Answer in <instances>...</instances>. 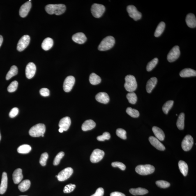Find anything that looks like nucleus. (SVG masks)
I'll return each instance as SVG.
<instances>
[{
  "label": "nucleus",
  "mask_w": 196,
  "mask_h": 196,
  "mask_svg": "<svg viewBox=\"0 0 196 196\" xmlns=\"http://www.w3.org/2000/svg\"><path fill=\"white\" fill-rule=\"evenodd\" d=\"M66 9V6L63 4H49L45 7L46 11L50 15H61L64 13Z\"/></svg>",
  "instance_id": "nucleus-1"
},
{
  "label": "nucleus",
  "mask_w": 196,
  "mask_h": 196,
  "mask_svg": "<svg viewBox=\"0 0 196 196\" xmlns=\"http://www.w3.org/2000/svg\"><path fill=\"white\" fill-rule=\"evenodd\" d=\"M124 87L129 92H132L135 91L137 87V84L135 78L134 76L128 75L125 77Z\"/></svg>",
  "instance_id": "nucleus-2"
},
{
  "label": "nucleus",
  "mask_w": 196,
  "mask_h": 196,
  "mask_svg": "<svg viewBox=\"0 0 196 196\" xmlns=\"http://www.w3.org/2000/svg\"><path fill=\"white\" fill-rule=\"evenodd\" d=\"M115 40L114 37L108 36L102 40L98 46V49L100 51L109 50L114 46Z\"/></svg>",
  "instance_id": "nucleus-3"
},
{
  "label": "nucleus",
  "mask_w": 196,
  "mask_h": 196,
  "mask_svg": "<svg viewBox=\"0 0 196 196\" xmlns=\"http://www.w3.org/2000/svg\"><path fill=\"white\" fill-rule=\"evenodd\" d=\"M45 132V125L43 123H38L30 129L29 133L31 137H37L44 135Z\"/></svg>",
  "instance_id": "nucleus-4"
},
{
  "label": "nucleus",
  "mask_w": 196,
  "mask_h": 196,
  "mask_svg": "<svg viewBox=\"0 0 196 196\" xmlns=\"http://www.w3.org/2000/svg\"><path fill=\"white\" fill-rule=\"evenodd\" d=\"M155 170L154 166L151 165H139L135 168L136 172L142 176L152 174L154 172Z\"/></svg>",
  "instance_id": "nucleus-5"
},
{
  "label": "nucleus",
  "mask_w": 196,
  "mask_h": 196,
  "mask_svg": "<svg viewBox=\"0 0 196 196\" xmlns=\"http://www.w3.org/2000/svg\"><path fill=\"white\" fill-rule=\"evenodd\" d=\"M105 10L104 5L95 3L91 7V11L93 16L96 18H100L103 14Z\"/></svg>",
  "instance_id": "nucleus-6"
},
{
  "label": "nucleus",
  "mask_w": 196,
  "mask_h": 196,
  "mask_svg": "<svg viewBox=\"0 0 196 196\" xmlns=\"http://www.w3.org/2000/svg\"><path fill=\"white\" fill-rule=\"evenodd\" d=\"M179 47L178 45L173 47L170 51L167 56V61L169 62H173L175 61L179 58L180 55Z\"/></svg>",
  "instance_id": "nucleus-7"
},
{
  "label": "nucleus",
  "mask_w": 196,
  "mask_h": 196,
  "mask_svg": "<svg viewBox=\"0 0 196 196\" xmlns=\"http://www.w3.org/2000/svg\"><path fill=\"white\" fill-rule=\"evenodd\" d=\"M127 11L129 17L135 21L139 20L142 17V14L137 10V8L133 5H129L127 7Z\"/></svg>",
  "instance_id": "nucleus-8"
},
{
  "label": "nucleus",
  "mask_w": 196,
  "mask_h": 196,
  "mask_svg": "<svg viewBox=\"0 0 196 196\" xmlns=\"http://www.w3.org/2000/svg\"><path fill=\"white\" fill-rule=\"evenodd\" d=\"M30 41V38L29 35L23 36L19 40L17 46V51L21 52L25 49L29 45Z\"/></svg>",
  "instance_id": "nucleus-9"
},
{
  "label": "nucleus",
  "mask_w": 196,
  "mask_h": 196,
  "mask_svg": "<svg viewBox=\"0 0 196 196\" xmlns=\"http://www.w3.org/2000/svg\"><path fill=\"white\" fill-rule=\"evenodd\" d=\"M194 144V139L191 135H188L183 139L182 142V147L185 151L191 149Z\"/></svg>",
  "instance_id": "nucleus-10"
},
{
  "label": "nucleus",
  "mask_w": 196,
  "mask_h": 196,
  "mask_svg": "<svg viewBox=\"0 0 196 196\" xmlns=\"http://www.w3.org/2000/svg\"><path fill=\"white\" fill-rule=\"evenodd\" d=\"M73 172L71 167H67L60 172L58 175V179L60 181H64L68 179Z\"/></svg>",
  "instance_id": "nucleus-11"
},
{
  "label": "nucleus",
  "mask_w": 196,
  "mask_h": 196,
  "mask_svg": "<svg viewBox=\"0 0 196 196\" xmlns=\"http://www.w3.org/2000/svg\"><path fill=\"white\" fill-rule=\"evenodd\" d=\"M105 153L99 149H95L90 157V160L92 163H95L100 162L103 158Z\"/></svg>",
  "instance_id": "nucleus-12"
},
{
  "label": "nucleus",
  "mask_w": 196,
  "mask_h": 196,
  "mask_svg": "<svg viewBox=\"0 0 196 196\" xmlns=\"http://www.w3.org/2000/svg\"><path fill=\"white\" fill-rule=\"evenodd\" d=\"M75 79L73 76H70L66 78L64 82L63 88L64 91L66 92H70L75 84Z\"/></svg>",
  "instance_id": "nucleus-13"
},
{
  "label": "nucleus",
  "mask_w": 196,
  "mask_h": 196,
  "mask_svg": "<svg viewBox=\"0 0 196 196\" xmlns=\"http://www.w3.org/2000/svg\"><path fill=\"white\" fill-rule=\"evenodd\" d=\"M36 65L32 62L29 63L26 69V76L28 79H31L34 76L36 71Z\"/></svg>",
  "instance_id": "nucleus-14"
},
{
  "label": "nucleus",
  "mask_w": 196,
  "mask_h": 196,
  "mask_svg": "<svg viewBox=\"0 0 196 196\" xmlns=\"http://www.w3.org/2000/svg\"><path fill=\"white\" fill-rule=\"evenodd\" d=\"M31 8V3L28 1L21 6L19 10V14L20 16L24 17L27 16Z\"/></svg>",
  "instance_id": "nucleus-15"
},
{
  "label": "nucleus",
  "mask_w": 196,
  "mask_h": 196,
  "mask_svg": "<svg viewBox=\"0 0 196 196\" xmlns=\"http://www.w3.org/2000/svg\"><path fill=\"white\" fill-rule=\"evenodd\" d=\"M149 142L154 147L156 148L157 149L161 151H163L165 150V146L156 137L151 136L149 137Z\"/></svg>",
  "instance_id": "nucleus-16"
},
{
  "label": "nucleus",
  "mask_w": 196,
  "mask_h": 196,
  "mask_svg": "<svg viewBox=\"0 0 196 196\" xmlns=\"http://www.w3.org/2000/svg\"><path fill=\"white\" fill-rule=\"evenodd\" d=\"M72 39L76 43L82 44L85 43L87 38L84 33H78L73 35L72 37Z\"/></svg>",
  "instance_id": "nucleus-17"
},
{
  "label": "nucleus",
  "mask_w": 196,
  "mask_h": 196,
  "mask_svg": "<svg viewBox=\"0 0 196 196\" xmlns=\"http://www.w3.org/2000/svg\"><path fill=\"white\" fill-rule=\"evenodd\" d=\"M8 178L6 172H3L2 178L1 182L0 185V194H3L6 192L8 188Z\"/></svg>",
  "instance_id": "nucleus-18"
},
{
  "label": "nucleus",
  "mask_w": 196,
  "mask_h": 196,
  "mask_svg": "<svg viewBox=\"0 0 196 196\" xmlns=\"http://www.w3.org/2000/svg\"><path fill=\"white\" fill-rule=\"evenodd\" d=\"M71 124V120L68 117H64L60 120L59 126L60 128L63 129L64 131L67 130Z\"/></svg>",
  "instance_id": "nucleus-19"
},
{
  "label": "nucleus",
  "mask_w": 196,
  "mask_h": 196,
  "mask_svg": "<svg viewBox=\"0 0 196 196\" xmlns=\"http://www.w3.org/2000/svg\"><path fill=\"white\" fill-rule=\"evenodd\" d=\"M12 178L15 184H18L20 183L23 178L22 170L20 168L15 170L12 174Z\"/></svg>",
  "instance_id": "nucleus-20"
},
{
  "label": "nucleus",
  "mask_w": 196,
  "mask_h": 196,
  "mask_svg": "<svg viewBox=\"0 0 196 196\" xmlns=\"http://www.w3.org/2000/svg\"><path fill=\"white\" fill-rule=\"evenodd\" d=\"M95 98L97 101L104 104L108 103L110 100L108 95L105 92L99 93L96 95Z\"/></svg>",
  "instance_id": "nucleus-21"
},
{
  "label": "nucleus",
  "mask_w": 196,
  "mask_h": 196,
  "mask_svg": "<svg viewBox=\"0 0 196 196\" xmlns=\"http://www.w3.org/2000/svg\"><path fill=\"white\" fill-rule=\"evenodd\" d=\"M186 22L188 27L195 28L196 26V19L195 15L192 13L188 14L186 17Z\"/></svg>",
  "instance_id": "nucleus-22"
},
{
  "label": "nucleus",
  "mask_w": 196,
  "mask_h": 196,
  "mask_svg": "<svg viewBox=\"0 0 196 196\" xmlns=\"http://www.w3.org/2000/svg\"><path fill=\"white\" fill-rule=\"evenodd\" d=\"M152 131L157 138L159 140L163 141L165 138V135L161 129L157 126H153Z\"/></svg>",
  "instance_id": "nucleus-23"
},
{
  "label": "nucleus",
  "mask_w": 196,
  "mask_h": 196,
  "mask_svg": "<svg viewBox=\"0 0 196 196\" xmlns=\"http://www.w3.org/2000/svg\"><path fill=\"white\" fill-rule=\"evenodd\" d=\"M179 75L182 77L196 76V71L191 68H185L180 72Z\"/></svg>",
  "instance_id": "nucleus-24"
},
{
  "label": "nucleus",
  "mask_w": 196,
  "mask_h": 196,
  "mask_svg": "<svg viewBox=\"0 0 196 196\" xmlns=\"http://www.w3.org/2000/svg\"><path fill=\"white\" fill-rule=\"evenodd\" d=\"M157 81V79L155 77H151L148 81L146 84V89L148 93L151 92L154 88L156 86Z\"/></svg>",
  "instance_id": "nucleus-25"
},
{
  "label": "nucleus",
  "mask_w": 196,
  "mask_h": 196,
  "mask_svg": "<svg viewBox=\"0 0 196 196\" xmlns=\"http://www.w3.org/2000/svg\"><path fill=\"white\" fill-rule=\"evenodd\" d=\"M96 124L92 120H87L85 121L82 125V129L84 131L91 130L96 126Z\"/></svg>",
  "instance_id": "nucleus-26"
},
{
  "label": "nucleus",
  "mask_w": 196,
  "mask_h": 196,
  "mask_svg": "<svg viewBox=\"0 0 196 196\" xmlns=\"http://www.w3.org/2000/svg\"><path fill=\"white\" fill-rule=\"evenodd\" d=\"M53 45L54 41L52 39L50 38H47L42 42V47L44 50L48 51L50 49Z\"/></svg>",
  "instance_id": "nucleus-27"
},
{
  "label": "nucleus",
  "mask_w": 196,
  "mask_h": 196,
  "mask_svg": "<svg viewBox=\"0 0 196 196\" xmlns=\"http://www.w3.org/2000/svg\"><path fill=\"white\" fill-rule=\"evenodd\" d=\"M129 192L132 195L135 196L144 195L149 192V191L146 189L141 188H131Z\"/></svg>",
  "instance_id": "nucleus-28"
},
{
  "label": "nucleus",
  "mask_w": 196,
  "mask_h": 196,
  "mask_svg": "<svg viewBox=\"0 0 196 196\" xmlns=\"http://www.w3.org/2000/svg\"><path fill=\"white\" fill-rule=\"evenodd\" d=\"M178 166H179L180 172L182 173L183 176H186L188 174V164L183 160H180L178 162Z\"/></svg>",
  "instance_id": "nucleus-29"
},
{
  "label": "nucleus",
  "mask_w": 196,
  "mask_h": 196,
  "mask_svg": "<svg viewBox=\"0 0 196 196\" xmlns=\"http://www.w3.org/2000/svg\"><path fill=\"white\" fill-rule=\"evenodd\" d=\"M31 186V182L29 180H24L18 186V188L21 192H25L30 188Z\"/></svg>",
  "instance_id": "nucleus-30"
},
{
  "label": "nucleus",
  "mask_w": 196,
  "mask_h": 196,
  "mask_svg": "<svg viewBox=\"0 0 196 196\" xmlns=\"http://www.w3.org/2000/svg\"><path fill=\"white\" fill-rule=\"evenodd\" d=\"M185 116L184 113H182L178 117L176 126L177 128L180 130H182L184 128L185 126Z\"/></svg>",
  "instance_id": "nucleus-31"
},
{
  "label": "nucleus",
  "mask_w": 196,
  "mask_h": 196,
  "mask_svg": "<svg viewBox=\"0 0 196 196\" xmlns=\"http://www.w3.org/2000/svg\"><path fill=\"white\" fill-rule=\"evenodd\" d=\"M89 80L91 84L93 85H96L100 84L101 81L99 76L94 73L91 74L89 76Z\"/></svg>",
  "instance_id": "nucleus-32"
},
{
  "label": "nucleus",
  "mask_w": 196,
  "mask_h": 196,
  "mask_svg": "<svg viewBox=\"0 0 196 196\" xmlns=\"http://www.w3.org/2000/svg\"><path fill=\"white\" fill-rule=\"evenodd\" d=\"M165 23L163 22H160L158 24L154 33V36L155 37H158L161 35L165 30Z\"/></svg>",
  "instance_id": "nucleus-33"
},
{
  "label": "nucleus",
  "mask_w": 196,
  "mask_h": 196,
  "mask_svg": "<svg viewBox=\"0 0 196 196\" xmlns=\"http://www.w3.org/2000/svg\"><path fill=\"white\" fill-rule=\"evenodd\" d=\"M31 150V147L29 145L24 144L19 146L17 149L18 153L23 154L29 153Z\"/></svg>",
  "instance_id": "nucleus-34"
},
{
  "label": "nucleus",
  "mask_w": 196,
  "mask_h": 196,
  "mask_svg": "<svg viewBox=\"0 0 196 196\" xmlns=\"http://www.w3.org/2000/svg\"><path fill=\"white\" fill-rule=\"evenodd\" d=\"M18 73V69L17 66L13 65L9 71L7 73L6 76V79L9 80L12 77L16 75Z\"/></svg>",
  "instance_id": "nucleus-35"
},
{
  "label": "nucleus",
  "mask_w": 196,
  "mask_h": 196,
  "mask_svg": "<svg viewBox=\"0 0 196 196\" xmlns=\"http://www.w3.org/2000/svg\"><path fill=\"white\" fill-rule=\"evenodd\" d=\"M174 102L173 100H169L166 102L162 107V110L164 114H167L168 113L169 111L172 108Z\"/></svg>",
  "instance_id": "nucleus-36"
},
{
  "label": "nucleus",
  "mask_w": 196,
  "mask_h": 196,
  "mask_svg": "<svg viewBox=\"0 0 196 196\" xmlns=\"http://www.w3.org/2000/svg\"><path fill=\"white\" fill-rule=\"evenodd\" d=\"M126 98L130 104H135L136 103L137 97L135 92H132L128 93L126 95Z\"/></svg>",
  "instance_id": "nucleus-37"
},
{
  "label": "nucleus",
  "mask_w": 196,
  "mask_h": 196,
  "mask_svg": "<svg viewBox=\"0 0 196 196\" xmlns=\"http://www.w3.org/2000/svg\"><path fill=\"white\" fill-rule=\"evenodd\" d=\"M127 114L133 118H138L139 116V113L136 109L128 107L126 110Z\"/></svg>",
  "instance_id": "nucleus-38"
},
{
  "label": "nucleus",
  "mask_w": 196,
  "mask_h": 196,
  "mask_svg": "<svg viewBox=\"0 0 196 196\" xmlns=\"http://www.w3.org/2000/svg\"><path fill=\"white\" fill-rule=\"evenodd\" d=\"M158 59L157 58H155L148 64L146 67V70L148 72L151 71L155 67L157 64Z\"/></svg>",
  "instance_id": "nucleus-39"
},
{
  "label": "nucleus",
  "mask_w": 196,
  "mask_h": 196,
  "mask_svg": "<svg viewBox=\"0 0 196 196\" xmlns=\"http://www.w3.org/2000/svg\"><path fill=\"white\" fill-rule=\"evenodd\" d=\"M156 184L159 188H167L170 186V184L169 182L163 180L156 181Z\"/></svg>",
  "instance_id": "nucleus-40"
},
{
  "label": "nucleus",
  "mask_w": 196,
  "mask_h": 196,
  "mask_svg": "<svg viewBox=\"0 0 196 196\" xmlns=\"http://www.w3.org/2000/svg\"><path fill=\"white\" fill-rule=\"evenodd\" d=\"M18 83L17 81H14L10 84L8 88V91L9 92H13L16 91Z\"/></svg>",
  "instance_id": "nucleus-41"
},
{
  "label": "nucleus",
  "mask_w": 196,
  "mask_h": 196,
  "mask_svg": "<svg viewBox=\"0 0 196 196\" xmlns=\"http://www.w3.org/2000/svg\"><path fill=\"white\" fill-rule=\"evenodd\" d=\"M116 133L118 137L123 139H126L127 138L126 132L123 129L119 128L116 130Z\"/></svg>",
  "instance_id": "nucleus-42"
},
{
  "label": "nucleus",
  "mask_w": 196,
  "mask_h": 196,
  "mask_svg": "<svg viewBox=\"0 0 196 196\" xmlns=\"http://www.w3.org/2000/svg\"><path fill=\"white\" fill-rule=\"evenodd\" d=\"M48 158V154L47 153H44L42 154L40 159V163L42 166H45L46 165L47 161Z\"/></svg>",
  "instance_id": "nucleus-43"
},
{
  "label": "nucleus",
  "mask_w": 196,
  "mask_h": 196,
  "mask_svg": "<svg viewBox=\"0 0 196 196\" xmlns=\"http://www.w3.org/2000/svg\"><path fill=\"white\" fill-rule=\"evenodd\" d=\"M64 153L63 151H61L59 153L56 155L55 158H54L53 164L54 165L57 166L60 163V161L63 157L64 156Z\"/></svg>",
  "instance_id": "nucleus-44"
},
{
  "label": "nucleus",
  "mask_w": 196,
  "mask_h": 196,
  "mask_svg": "<svg viewBox=\"0 0 196 196\" xmlns=\"http://www.w3.org/2000/svg\"><path fill=\"white\" fill-rule=\"evenodd\" d=\"M110 138V133L107 132H104L103 135L97 137V139L99 141H103L105 140H109Z\"/></svg>",
  "instance_id": "nucleus-45"
},
{
  "label": "nucleus",
  "mask_w": 196,
  "mask_h": 196,
  "mask_svg": "<svg viewBox=\"0 0 196 196\" xmlns=\"http://www.w3.org/2000/svg\"><path fill=\"white\" fill-rule=\"evenodd\" d=\"M76 188V185L72 184L67 185L64 189L63 191L65 193H70L73 191Z\"/></svg>",
  "instance_id": "nucleus-46"
},
{
  "label": "nucleus",
  "mask_w": 196,
  "mask_h": 196,
  "mask_svg": "<svg viewBox=\"0 0 196 196\" xmlns=\"http://www.w3.org/2000/svg\"><path fill=\"white\" fill-rule=\"evenodd\" d=\"M112 166L113 167L119 168L122 170H125L126 169V166L124 164L121 162H112Z\"/></svg>",
  "instance_id": "nucleus-47"
},
{
  "label": "nucleus",
  "mask_w": 196,
  "mask_h": 196,
  "mask_svg": "<svg viewBox=\"0 0 196 196\" xmlns=\"http://www.w3.org/2000/svg\"><path fill=\"white\" fill-rule=\"evenodd\" d=\"M19 113V109L17 107H14L11 110L9 113V116L11 118L15 117Z\"/></svg>",
  "instance_id": "nucleus-48"
},
{
  "label": "nucleus",
  "mask_w": 196,
  "mask_h": 196,
  "mask_svg": "<svg viewBox=\"0 0 196 196\" xmlns=\"http://www.w3.org/2000/svg\"><path fill=\"white\" fill-rule=\"evenodd\" d=\"M40 93L42 96L47 97L49 95V91L47 88H43L40 90Z\"/></svg>",
  "instance_id": "nucleus-49"
},
{
  "label": "nucleus",
  "mask_w": 196,
  "mask_h": 196,
  "mask_svg": "<svg viewBox=\"0 0 196 196\" xmlns=\"http://www.w3.org/2000/svg\"><path fill=\"white\" fill-rule=\"evenodd\" d=\"M104 193V189L101 188H100L97 189L95 193L91 196H103Z\"/></svg>",
  "instance_id": "nucleus-50"
},
{
  "label": "nucleus",
  "mask_w": 196,
  "mask_h": 196,
  "mask_svg": "<svg viewBox=\"0 0 196 196\" xmlns=\"http://www.w3.org/2000/svg\"><path fill=\"white\" fill-rule=\"evenodd\" d=\"M110 196H126L124 194L119 192H114L111 193Z\"/></svg>",
  "instance_id": "nucleus-51"
},
{
  "label": "nucleus",
  "mask_w": 196,
  "mask_h": 196,
  "mask_svg": "<svg viewBox=\"0 0 196 196\" xmlns=\"http://www.w3.org/2000/svg\"><path fill=\"white\" fill-rule=\"evenodd\" d=\"M3 38L2 36L1 35H0V47H1L3 43Z\"/></svg>",
  "instance_id": "nucleus-52"
},
{
  "label": "nucleus",
  "mask_w": 196,
  "mask_h": 196,
  "mask_svg": "<svg viewBox=\"0 0 196 196\" xmlns=\"http://www.w3.org/2000/svg\"><path fill=\"white\" fill-rule=\"evenodd\" d=\"M59 132H60V133H63V132L64 131L63 129L60 128L59 130Z\"/></svg>",
  "instance_id": "nucleus-53"
},
{
  "label": "nucleus",
  "mask_w": 196,
  "mask_h": 196,
  "mask_svg": "<svg viewBox=\"0 0 196 196\" xmlns=\"http://www.w3.org/2000/svg\"><path fill=\"white\" fill-rule=\"evenodd\" d=\"M1 133H0V141H1Z\"/></svg>",
  "instance_id": "nucleus-54"
},
{
  "label": "nucleus",
  "mask_w": 196,
  "mask_h": 196,
  "mask_svg": "<svg viewBox=\"0 0 196 196\" xmlns=\"http://www.w3.org/2000/svg\"><path fill=\"white\" fill-rule=\"evenodd\" d=\"M42 137H44V135H42Z\"/></svg>",
  "instance_id": "nucleus-55"
},
{
  "label": "nucleus",
  "mask_w": 196,
  "mask_h": 196,
  "mask_svg": "<svg viewBox=\"0 0 196 196\" xmlns=\"http://www.w3.org/2000/svg\"><path fill=\"white\" fill-rule=\"evenodd\" d=\"M58 177V175L56 176V177L57 178Z\"/></svg>",
  "instance_id": "nucleus-56"
},
{
  "label": "nucleus",
  "mask_w": 196,
  "mask_h": 196,
  "mask_svg": "<svg viewBox=\"0 0 196 196\" xmlns=\"http://www.w3.org/2000/svg\"><path fill=\"white\" fill-rule=\"evenodd\" d=\"M26 196V195H22V196Z\"/></svg>",
  "instance_id": "nucleus-57"
},
{
  "label": "nucleus",
  "mask_w": 196,
  "mask_h": 196,
  "mask_svg": "<svg viewBox=\"0 0 196 196\" xmlns=\"http://www.w3.org/2000/svg\"><path fill=\"white\" fill-rule=\"evenodd\" d=\"M176 116H178L177 114H176Z\"/></svg>",
  "instance_id": "nucleus-58"
}]
</instances>
